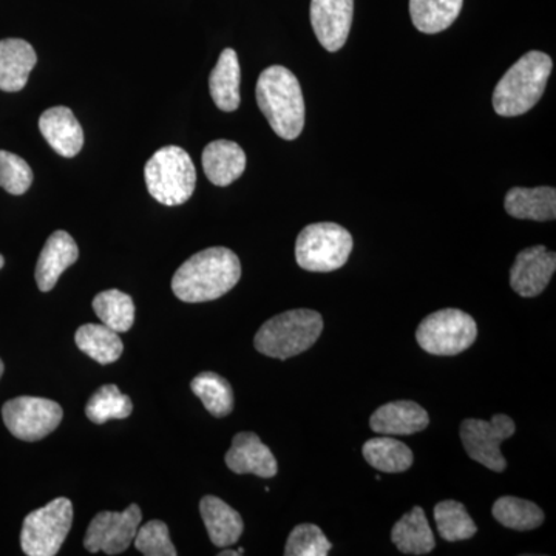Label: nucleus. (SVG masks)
<instances>
[{"label": "nucleus", "instance_id": "26", "mask_svg": "<svg viewBox=\"0 0 556 556\" xmlns=\"http://www.w3.org/2000/svg\"><path fill=\"white\" fill-rule=\"evenodd\" d=\"M76 345L101 365L113 364L123 354L124 345L118 332L105 325H83L75 336Z\"/></svg>", "mask_w": 556, "mask_h": 556}, {"label": "nucleus", "instance_id": "8", "mask_svg": "<svg viewBox=\"0 0 556 556\" xmlns=\"http://www.w3.org/2000/svg\"><path fill=\"white\" fill-rule=\"evenodd\" d=\"M73 522V504L56 497L24 519L21 546L28 556H54L65 543Z\"/></svg>", "mask_w": 556, "mask_h": 556}, {"label": "nucleus", "instance_id": "4", "mask_svg": "<svg viewBox=\"0 0 556 556\" xmlns=\"http://www.w3.org/2000/svg\"><path fill=\"white\" fill-rule=\"evenodd\" d=\"M324 331L316 311L292 309L269 318L255 334L254 345L265 356L287 361L309 350Z\"/></svg>", "mask_w": 556, "mask_h": 556}, {"label": "nucleus", "instance_id": "25", "mask_svg": "<svg viewBox=\"0 0 556 556\" xmlns=\"http://www.w3.org/2000/svg\"><path fill=\"white\" fill-rule=\"evenodd\" d=\"M464 0H409V14L417 30L437 35L459 16Z\"/></svg>", "mask_w": 556, "mask_h": 556}, {"label": "nucleus", "instance_id": "27", "mask_svg": "<svg viewBox=\"0 0 556 556\" xmlns=\"http://www.w3.org/2000/svg\"><path fill=\"white\" fill-rule=\"evenodd\" d=\"M193 394L203 402L204 408L215 417L230 415L233 409V391L230 383L217 372H201L190 383Z\"/></svg>", "mask_w": 556, "mask_h": 556}, {"label": "nucleus", "instance_id": "35", "mask_svg": "<svg viewBox=\"0 0 556 556\" xmlns=\"http://www.w3.org/2000/svg\"><path fill=\"white\" fill-rule=\"evenodd\" d=\"M244 554L243 548H239V551H223L219 552V556H241Z\"/></svg>", "mask_w": 556, "mask_h": 556}, {"label": "nucleus", "instance_id": "3", "mask_svg": "<svg viewBox=\"0 0 556 556\" xmlns=\"http://www.w3.org/2000/svg\"><path fill=\"white\" fill-rule=\"evenodd\" d=\"M554 62L543 51H529L519 58L493 91V109L497 115L514 118L525 115L543 98Z\"/></svg>", "mask_w": 556, "mask_h": 556}, {"label": "nucleus", "instance_id": "16", "mask_svg": "<svg viewBox=\"0 0 556 556\" xmlns=\"http://www.w3.org/2000/svg\"><path fill=\"white\" fill-rule=\"evenodd\" d=\"M79 249L73 237L65 230H56L47 240L40 252L38 266H36V283L42 292H49L56 287L58 280L73 265L78 262Z\"/></svg>", "mask_w": 556, "mask_h": 556}, {"label": "nucleus", "instance_id": "37", "mask_svg": "<svg viewBox=\"0 0 556 556\" xmlns=\"http://www.w3.org/2000/svg\"><path fill=\"white\" fill-rule=\"evenodd\" d=\"M3 265H5V260H3L2 255H0V269L3 268Z\"/></svg>", "mask_w": 556, "mask_h": 556}, {"label": "nucleus", "instance_id": "7", "mask_svg": "<svg viewBox=\"0 0 556 556\" xmlns=\"http://www.w3.org/2000/svg\"><path fill=\"white\" fill-rule=\"evenodd\" d=\"M478 338V325L470 314L447 308L437 311L420 321L416 331L419 346L433 356H456Z\"/></svg>", "mask_w": 556, "mask_h": 556}, {"label": "nucleus", "instance_id": "15", "mask_svg": "<svg viewBox=\"0 0 556 556\" xmlns=\"http://www.w3.org/2000/svg\"><path fill=\"white\" fill-rule=\"evenodd\" d=\"M430 417L426 409L412 401H396L372 413L369 426L380 437H409L426 430Z\"/></svg>", "mask_w": 556, "mask_h": 556}, {"label": "nucleus", "instance_id": "34", "mask_svg": "<svg viewBox=\"0 0 556 556\" xmlns=\"http://www.w3.org/2000/svg\"><path fill=\"white\" fill-rule=\"evenodd\" d=\"M135 547L146 556H177L178 552L170 541L169 527L159 519L138 529Z\"/></svg>", "mask_w": 556, "mask_h": 556}, {"label": "nucleus", "instance_id": "20", "mask_svg": "<svg viewBox=\"0 0 556 556\" xmlns=\"http://www.w3.org/2000/svg\"><path fill=\"white\" fill-rule=\"evenodd\" d=\"M200 511L214 546H232L243 535L244 525L239 511L219 497L204 496L200 503Z\"/></svg>", "mask_w": 556, "mask_h": 556}, {"label": "nucleus", "instance_id": "32", "mask_svg": "<svg viewBox=\"0 0 556 556\" xmlns=\"http://www.w3.org/2000/svg\"><path fill=\"white\" fill-rule=\"evenodd\" d=\"M329 543L320 527L314 525H300L289 533L285 555L287 556H327L331 551Z\"/></svg>", "mask_w": 556, "mask_h": 556}, {"label": "nucleus", "instance_id": "9", "mask_svg": "<svg viewBox=\"0 0 556 556\" xmlns=\"http://www.w3.org/2000/svg\"><path fill=\"white\" fill-rule=\"evenodd\" d=\"M517 431L514 419L506 415H495L492 420L466 419L460 426V441L467 455L489 470H506L507 460L501 453V444L514 437Z\"/></svg>", "mask_w": 556, "mask_h": 556}, {"label": "nucleus", "instance_id": "19", "mask_svg": "<svg viewBox=\"0 0 556 556\" xmlns=\"http://www.w3.org/2000/svg\"><path fill=\"white\" fill-rule=\"evenodd\" d=\"M36 62L38 56L27 40H0V90L14 93L24 89Z\"/></svg>", "mask_w": 556, "mask_h": 556}, {"label": "nucleus", "instance_id": "14", "mask_svg": "<svg viewBox=\"0 0 556 556\" xmlns=\"http://www.w3.org/2000/svg\"><path fill=\"white\" fill-rule=\"evenodd\" d=\"M226 466L237 475H255L260 478L276 477L277 460L268 445L251 431H243L233 438L229 452L226 453Z\"/></svg>", "mask_w": 556, "mask_h": 556}, {"label": "nucleus", "instance_id": "1", "mask_svg": "<svg viewBox=\"0 0 556 556\" xmlns=\"http://www.w3.org/2000/svg\"><path fill=\"white\" fill-rule=\"evenodd\" d=\"M240 277L237 254L228 248H208L179 266L172 278V291L181 302H211L228 294Z\"/></svg>", "mask_w": 556, "mask_h": 556}, {"label": "nucleus", "instance_id": "21", "mask_svg": "<svg viewBox=\"0 0 556 556\" xmlns=\"http://www.w3.org/2000/svg\"><path fill=\"white\" fill-rule=\"evenodd\" d=\"M240 62L236 50H223L208 78L212 100L223 112H236L240 108Z\"/></svg>", "mask_w": 556, "mask_h": 556}, {"label": "nucleus", "instance_id": "5", "mask_svg": "<svg viewBox=\"0 0 556 556\" xmlns=\"http://www.w3.org/2000/svg\"><path fill=\"white\" fill-rule=\"evenodd\" d=\"M150 195L164 206H179L189 201L197 186V169L185 149L166 146L144 167Z\"/></svg>", "mask_w": 556, "mask_h": 556}, {"label": "nucleus", "instance_id": "10", "mask_svg": "<svg viewBox=\"0 0 556 556\" xmlns=\"http://www.w3.org/2000/svg\"><path fill=\"white\" fill-rule=\"evenodd\" d=\"M62 407L50 399H11L2 408L3 422L21 441L36 442L53 433L62 422Z\"/></svg>", "mask_w": 556, "mask_h": 556}, {"label": "nucleus", "instance_id": "22", "mask_svg": "<svg viewBox=\"0 0 556 556\" xmlns=\"http://www.w3.org/2000/svg\"><path fill=\"white\" fill-rule=\"evenodd\" d=\"M504 207L510 217L551 222L556 218V190L554 188H514L508 190Z\"/></svg>", "mask_w": 556, "mask_h": 556}, {"label": "nucleus", "instance_id": "17", "mask_svg": "<svg viewBox=\"0 0 556 556\" xmlns=\"http://www.w3.org/2000/svg\"><path fill=\"white\" fill-rule=\"evenodd\" d=\"M39 130L50 148L65 159H73L83 149V127L72 110L64 105L46 110L39 118Z\"/></svg>", "mask_w": 556, "mask_h": 556}, {"label": "nucleus", "instance_id": "18", "mask_svg": "<svg viewBox=\"0 0 556 556\" xmlns=\"http://www.w3.org/2000/svg\"><path fill=\"white\" fill-rule=\"evenodd\" d=\"M203 169L212 185L226 188L247 169V153L237 142L217 139L204 149Z\"/></svg>", "mask_w": 556, "mask_h": 556}, {"label": "nucleus", "instance_id": "33", "mask_svg": "<svg viewBox=\"0 0 556 556\" xmlns=\"http://www.w3.org/2000/svg\"><path fill=\"white\" fill-rule=\"evenodd\" d=\"M33 170L27 161L14 153L0 150V188L11 195H22L30 189Z\"/></svg>", "mask_w": 556, "mask_h": 556}, {"label": "nucleus", "instance_id": "6", "mask_svg": "<svg viewBox=\"0 0 556 556\" xmlns=\"http://www.w3.org/2000/svg\"><path fill=\"white\" fill-rule=\"evenodd\" d=\"M353 247V236L342 226L314 223L299 233L295 260L309 273H332L345 266Z\"/></svg>", "mask_w": 556, "mask_h": 556}, {"label": "nucleus", "instance_id": "30", "mask_svg": "<svg viewBox=\"0 0 556 556\" xmlns=\"http://www.w3.org/2000/svg\"><path fill=\"white\" fill-rule=\"evenodd\" d=\"M439 535L450 543L470 540L477 535L478 527L467 514V508L457 501H442L434 507Z\"/></svg>", "mask_w": 556, "mask_h": 556}, {"label": "nucleus", "instance_id": "31", "mask_svg": "<svg viewBox=\"0 0 556 556\" xmlns=\"http://www.w3.org/2000/svg\"><path fill=\"white\" fill-rule=\"evenodd\" d=\"M131 409L134 405L130 397L121 393L118 387L104 386L90 397L86 415L91 422L101 426L110 419H126L131 415Z\"/></svg>", "mask_w": 556, "mask_h": 556}, {"label": "nucleus", "instance_id": "12", "mask_svg": "<svg viewBox=\"0 0 556 556\" xmlns=\"http://www.w3.org/2000/svg\"><path fill=\"white\" fill-rule=\"evenodd\" d=\"M353 13L354 0H311V24L325 50L336 53L345 46Z\"/></svg>", "mask_w": 556, "mask_h": 556}, {"label": "nucleus", "instance_id": "11", "mask_svg": "<svg viewBox=\"0 0 556 556\" xmlns=\"http://www.w3.org/2000/svg\"><path fill=\"white\" fill-rule=\"evenodd\" d=\"M141 519V508L137 504H131L124 511H101L91 519L84 547L91 554H123L134 543Z\"/></svg>", "mask_w": 556, "mask_h": 556}, {"label": "nucleus", "instance_id": "36", "mask_svg": "<svg viewBox=\"0 0 556 556\" xmlns=\"http://www.w3.org/2000/svg\"><path fill=\"white\" fill-rule=\"evenodd\" d=\"M3 369H5V367H3L2 358H0V378H2Z\"/></svg>", "mask_w": 556, "mask_h": 556}, {"label": "nucleus", "instance_id": "28", "mask_svg": "<svg viewBox=\"0 0 556 556\" xmlns=\"http://www.w3.org/2000/svg\"><path fill=\"white\" fill-rule=\"evenodd\" d=\"M93 309L100 317L102 325L113 331L127 332L134 327L135 303L130 295L124 294L118 289H109L101 292L93 300Z\"/></svg>", "mask_w": 556, "mask_h": 556}, {"label": "nucleus", "instance_id": "23", "mask_svg": "<svg viewBox=\"0 0 556 556\" xmlns=\"http://www.w3.org/2000/svg\"><path fill=\"white\" fill-rule=\"evenodd\" d=\"M391 541L402 554L427 555L433 551L437 540L422 507H415L399 519L391 530Z\"/></svg>", "mask_w": 556, "mask_h": 556}, {"label": "nucleus", "instance_id": "24", "mask_svg": "<svg viewBox=\"0 0 556 556\" xmlns=\"http://www.w3.org/2000/svg\"><path fill=\"white\" fill-rule=\"evenodd\" d=\"M362 453L369 466L383 473L407 471L415 459L407 444L391 437L369 439L365 442Z\"/></svg>", "mask_w": 556, "mask_h": 556}, {"label": "nucleus", "instance_id": "13", "mask_svg": "<svg viewBox=\"0 0 556 556\" xmlns=\"http://www.w3.org/2000/svg\"><path fill=\"white\" fill-rule=\"evenodd\" d=\"M555 269V252L544 247L527 248L519 252L511 266L510 287L521 298H536L551 283Z\"/></svg>", "mask_w": 556, "mask_h": 556}, {"label": "nucleus", "instance_id": "2", "mask_svg": "<svg viewBox=\"0 0 556 556\" xmlns=\"http://www.w3.org/2000/svg\"><path fill=\"white\" fill-rule=\"evenodd\" d=\"M257 104L278 137L294 141L305 127V100L294 73L273 65L260 75Z\"/></svg>", "mask_w": 556, "mask_h": 556}, {"label": "nucleus", "instance_id": "29", "mask_svg": "<svg viewBox=\"0 0 556 556\" xmlns=\"http://www.w3.org/2000/svg\"><path fill=\"white\" fill-rule=\"evenodd\" d=\"M493 517L501 526L507 529L526 530L538 529L544 522V511L536 504L521 497L504 496L493 504Z\"/></svg>", "mask_w": 556, "mask_h": 556}]
</instances>
